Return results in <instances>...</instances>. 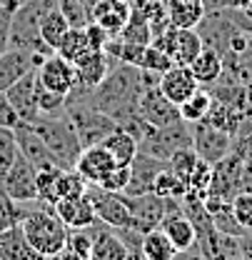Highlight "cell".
<instances>
[{
	"label": "cell",
	"instance_id": "1",
	"mask_svg": "<svg viewBox=\"0 0 252 260\" xmlns=\"http://www.w3.org/2000/svg\"><path fill=\"white\" fill-rule=\"evenodd\" d=\"M142 90L145 88H142L140 68L127 63H113L102 83L88 90V103L95 110L113 118L118 128H123L127 120L137 115V100Z\"/></svg>",
	"mask_w": 252,
	"mask_h": 260
},
{
	"label": "cell",
	"instance_id": "2",
	"mask_svg": "<svg viewBox=\"0 0 252 260\" xmlns=\"http://www.w3.org/2000/svg\"><path fill=\"white\" fill-rule=\"evenodd\" d=\"M20 225H23L25 238L30 240V245L43 258L63 250L65 243H67L70 228L58 218V213H55L53 205H45L40 200L28 203V213H25V218H23Z\"/></svg>",
	"mask_w": 252,
	"mask_h": 260
},
{
	"label": "cell",
	"instance_id": "3",
	"mask_svg": "<svg viewBox=\"0 0 252 260\" xmlns=\"http://www.w3.org/2000/svg\"><path fill=\"white\" fill-rule=\"evenodd\" d=\"M30 125L43 138V143L50 148V153L58 158V162L65 170H73L80 153H83V143L78 138L73 120L65 113H60V115H40Z\"/></svg>",
	"mask_w": 252,
	"mask_h": 260
},
{
	"label": "cell",
	"instance_id": "4",
	"mask_svg": "<svg viewBox=\"0 0 252 260\" xmlns=\"http://www.w3.org/2000/svg\"><path fill=\"white\" fill-rule=\"evenodd\" d=\"M50 8V3L45 0H30L28 5H23L20 10L13 13L10 18V35H8V48L15 50H28L38 58H45L50 53H55L40 35V15L43 10Z\"/></svg>",
	"mask_w": 252,
	"mask_h": 260
},
{
	"label": "cell",
	"instance_id": "5",
	"mask_svg": "<svg viewBox=\"0 0 252 260\" xmlns=\"http://www.w3.org/2000/svg\"><path fill=\"white\" fill-rule=\"evenodd\" d=\"M137 145H140V150L155 155L160 160H170L172 153L192 145V125L185 123L183 118L170 123V125H162V128H153L150 125V130L145 133V138Z\"/></svg>",
	"mask_w": 252,
	"mask_h": 260
},
{
	"label": "cell",
	"instance_id": "6",
	"mask_svg": "<svg viewBox=\"0 0 252 260\" xmlns=\"http://www.w3.org/2000/svg\"><path fill=\"white\" fill-rule=\"evenodd\" d=\"M0 193L13 198L15 203L38 200V170L25 155H20V150L10 165V170L5 173V178L0 180Z\"/></svg>",
	"mask_w": 252,
	"mask_h": 260
},
{
	"label": "cell",
	"instance_id": "7",
	"mask_svg": "<svg viewBox=\"0 0 252 260\" xmlns=\"http://www.w3.org/2000/svg\"><path fill=\"white\" fill-rule=\"evenodd\" d=\"M88 195H90V203H93L95 218L100 223L110 228H132V215L127 210L123 193H113V190H105L100 185H88Z\"/></svg>",
	"mask_w": 252,
	"mask_h": 260
},
{
	"label": "cell",
	"instance_id": "8",
	"mask_svg": "<svg viewBox=\"0 0 252 260\" xmlns=\"http://www.w3.org/2000/svg\"><path fill=\"white\" fill-rule=\"evenodd\" d=\"M232 135L225 130L215 128L205 120L192 123V150L197 153V158L210 165H215L218 160H222L230 150H232Z\"/></svg>",
	"mask_w": 252,
	"mask_h": 260
},
{
	"label": "cell",
	"instance_id": "9",
	"mask_svg": "<svg viewBox=\"0 0 252 260\" xmlns=\"http://www.w3.org/2000/svg\"><path fill=\"white\" fill-rule=\"evenodd\" d=\"M35 75H38V83L55 90V93H63L67 95L75 85H78V73H75V65L70 60H65L63 55L58 53H50L45 55L40 65L35 68Z\"/></svg>",
	"mask_w": 252,
	"mask_h": 260
},
{
	"label": "cell",
	"instance_id": "10",
	"mask_svg": "<svg viewBox=\"0 0 252 260\" xmlns=\"http://www.w3.org/2000/svg\"><path fill=\"white\" fill-rule=\"evenodd\" d=\"M125 195V203H127V210L132 215V228L137 233H148L153 228L160 225L162 215L167 213V205L170 200L160 198L155 193H142V195Z\"/></svg>",
	"mask_w": 252,
	"mask_h": 260
},
{
	"label": "cell",
	"instance_id": "11",
	"mask_svg": "<svg viewBox=\"0 0 252 260\" xmlns=\"http://www.w3.org/2000/svg\"><path fill=\"white\" fill-rule=\"evenodd\" d=\"M5 98L10 100L13 110L18 113L20 123H35L40 118V108H38V75H35V68L28 70L23 78H18L8 90Z\"/></svg>",
	"mask_w": 252,
	"mask_h": 260
},
{
	"label": "cell",
	"instance_id": "12",
	"mask_svg": "<svg viewBox=\"0 0 252 260\" xmlns=\"http://www.w3.org/2000/svg\"><path fill=\"white\" fill-rule=\"evenodd\" d=\"M137 115L148 125L162 128V125H170V123L180 120V108L175 103H170L155 85V88H145L142 90V95L137 100Z\"/></svg>",
	"mask_w": 252,
	"mask_h": 260
},
{
	"label": "cell",
	"instance_id": "13",
	"mask_svg": "<svg viewBox=\"0 0 252 260\" xmlns=\"http://www.w3.org/2000/svg\"><path fill=\"white\" fill-rule=\"evenodd\" d=\"M158 228L170 238V243L177 248V253H185V250H192V248H195V225H192V220L185 215L180 200H170L167 213L162 215V220H160Z\"/></svg>",
	"mask_w": 252,
	"mask_h": 260
},
{
	"label": "cell",
	"instance_id": "14",
	"mask_svg": "<svg viewBox=\"0 0 252 260\" xmlns=\"http://www.w3.org/2000/svg\"><path fill=\"white\" fill-rule=\"evenodd\" d=\"M13 135H15V143H18L20 155H25V158L35 165V170H45V168H63V165L58 162V158L50 153V148L43 143V138L32 130V125L20 123L18 128H13Z\"/></svg>",
	"mask_w": 252,
	"mask_h": 260
},
{
	"label": "cell",
	"instance_id": "15",
	"mask_svg": "<svg viewBox=\"0 0 252 260\" xmlns=\"http://www.w3.org/2000/svg\"><path fill=\"white\" fill-rule=\"evenodd\" d=\"M165 168H167V160H160V158L145 153V150H137L135 160L130 162V180H127V188L123 193L127 195L153 193V183H155L158 173L165 170Z\"/></svg>",
	"mask_w": 252,
	"mask_h": 260
},
{
	"label": "cell",
	"instance_id": "16",
	"mask_svg": "<svg viewBox=\"0 0 252 260\" xmlns=\"http://www.w3.org/2000/svg\"><path fill=\"white\" fill-rule=\"evenodd\" d=\"M130 13H132L130 0H93L90 5V20L97 23L110 38L120 35Z\"/></svg>",
	"mask_w": 252,
	"mask_h": 260
},
{
	"label": "cell",
	"instance_id": "17",
	"mask_svg": "<svg viewBox=\"0 0 252 260\" xmlns=\"http://www.w3.org/2000/svg\"><path fill=\"white\" fill-rule=\"evenodd\" d=\"M93 248H90V260H132L127 250L125 240L115 228L105 223H93Z\"/></svg>",
	"mask_w": 252,
	"mask_h": 260
},
{
	"label": "cell",
	"instance_id": "18",
	"mask_svg": "<svg viewBox=\"0 0 252 260\" xmlns=\"http://www.w3.org/2000/svg\"><path fill=\"white\" fill-rule=\"evenodd\" d=\"M160 93L167 98L170 103H175V105H180V103H185L197 88H200V83L195 80V75L190 73L188 65H172V68H167L162 75H160Z\"/></svg>",
	"mask_w": 252,
	"mask_h": 260
},
{
	"label": "cell",
	"instance_id": "19",
	"mask_svg": "<svg viewBox=\"0 0 252 260\" xmlns=\"http://www.w3.org/2000/svg\"><path fill=\"white\" fill-rule=\"evenodd\" d=\"M53 208H55L58 218H60L70 230H75V228H90L93 223H97L93 203H90V195H88V188H85V193H80V195L60 198Z\"/></svg>",
	"mask_w": 252,
	"mask_h": 260
},
{
	"label": "cell",
	"instance_id": "20",
	"mask_svg": "<svg viewBox=\"0 0 252 260\" xmlns=\"http://www.w3.org/2000/svg\"><path fill=\"white\" fill-rule=\"evenodd\" d=\"M113 165H118V162L113 160V155L102 148V143H97V145H90V148H83L80 158L75 162V170L88 185H97Z\"/></svg>",
	"mask_w": 252,
	"mask_h": 260
},
{
	"label": "cell",
	"instance_id": "21",
	"mask_svg": "<svg viewBox=\"0 0 252 260\" xmlns=\"http://www.w3.org/2000/svg\"><path fill=\"white\" fill-rule=\"evenodd\" d=\"M43 58L32 55L28 50H15V48H8L3 55H0V93H5L18 78H23L28 70L38 68Z\"/></svg>",
	"mask_w": 252,
	"mask_h": 260
},
{
	"label": "cell",
	"instance_id": "22",
	"mask_svg": "<svg viewBox=\"0 0 252 260\" xmlns=\"http://www.w3.org/2000/svg\"><path fill=\"white\" fill-rule=\"evenodd\" d=\"M0 260H45L30 240L25 238L23 225H13L0 233Z\"/></svg>",
	"mask_w": 252,
	"mask_h": 260
},
{
	"label": "cell",
	"instance_id": "23",
	"mask_svg": "<svg viewBox=\"0 0 252 260\" xmlns=\"http://www.w3.org/2000/svg\"><path fill=\"white\" fill-rule=\"evenodd\" d=\"M113 58L105 53V50H90L85 58H80L75 63V73H78V83L85 85V88H95L102 83V78L110 73L113 68Z\"/></svg>",
	"mask_w": 252,
	"mask_h": 260
},
{
	"label": "cell",
	"instance_id": "24",
	"mask_svg": "<svg viewBox=\"0 0 252 260\" xmlns=\"http://www.w3.org/2000/svg\"><path fill=\"white\" fill-rule=\"evenodd\" d=\"M205 13L202 0H167V20L172 28H197Z\"/></svg>",
	"mask_w": 252,
	"mask_h": 260
},
{
	"label": "cell",
	"instance_id": "25",
	"mask_svg": "<svg viewBox=\"0 0 252 260\" xmlns=\"http://www.w3.org/2000/svg\"><path fill=\"white\" fill-rule=\"evenodd\" d=\"M188 68L200 85H212V83H218V78L222 75V58L218 50H212V48L205 45V48L200 50V55H197Z\"/></svg>",
	"mask_w": 252,
	"mask_h": 260
},
{
	"label": "cell",
	"instance_id": "26",
	"mask_svg": "<svg viewBox=\"0 0 252 260\" xmlns=\"http://www.w3.org/2000/svg\"><path fill=\"white\" fill-rule=\"evenodd\" d=\"M102 148L113 155V160L118 162V165H130V162L135 160V155H137V150H140V145H137V140L123 128H115L105 140H102Z\"/></svg>",
	"mask_w": 252,
	"mask_h": 260
},
{
	"label": "cell",
	"instance_id": "27",
	"mask_svg": "<svg viewBox=\"0 0 252 260\" xmlns=\"http://www.w3.org/2000/svg\"><path fill=\"white\" fill-rule=\"evenodd\" d=\"M140 255L145 260H175L180 253H177V248L170 243V238L160 228H153V230L142 233Z\"/></svg>",
	"mask_w": 252,
	"mask_h": 260
},
{
	"label": "cell",
	"instance_id": "28",
	"mask_svg": "<svg viewBox=\"0 0 252 260\" xmlns=\"http://www.w3.org/2000/svg\"><path fill=\"white\" fill-rule=\"evenodd\" d=\"M202 48H205V43H202L197 28H175V55H172V60L177 65H190L200 55Z\"/></svg>",
	"mask_w": 252,
	"mask_h": 260
},
{
	"label": "cell",
	"instance_id": "29",
	"mask_svg": "<svg viewBox=\"0 0 252 260\" xmlns=\"http://www.w3.org/2000/svg\"><path fill=\"white\" fill-rule=\"evenodd\" d=\"M67 20H65V15L60 13V8L58 5H50V8H45L43 10V15H40V35H43V40L55 50L58 48V43L63 40V35L67 32Z\"/></svg>",
	"mask_w": 252,
	"mask_h": 260
},
{
	"label": "cell",
	"instance_id": "30",
	"mask_svg": "<svg viewBox=\"0 0 252 260\" xmlns=\"http://www.w3.org/2000/svg\"><path fill=\"white\" fill-rule=\"evenodd\" d=\"M90 43H88V35H85V28H67V32L63 35V40L58 43L55 53L63 55L65 60L75 65L80 58H85L90 53Z\"/></svg>",
	"mask_w": 252,
	"mask_h": 260
},
{
	"label": "cell",
	"instance_id": "31",
	"mask_svg": "<svg viewBox=\"0 0 252 260\" xmlns=\"http://www.w3.org/2000/svg\"><path fill=\"white\" fill-rule=\"evenodd\" d=\"M105 53H107L115 63H127V65L140 68L145 45H140V43H127L123 38H110V40L105 43Z\"/></svg>",
	"mask_w": 252,
	"mask_h": 260
},
{
	"label": "cell",
	"instance_id": "32",
	"mask_svg": "<svg viewBox=\"0 0 252 260\" xmlns=\"http://www.w3.org/2000/svg\"><path fill=\"white\" fill-rule=\"evenodd\" d=\"M210 105H212V95H210L207 90L197 88V90H195L185 103H180L177 108H180V118H183L185 123L192 125V123H200V120H205V118H207Z\"/></svg>",
	"mask_w": 252,
	"mask_h": 260
},
{
	"label": "cell",
	"instance_id": "33",
	"mask_svg": "<svg viewBox=\"0 0 252 260\" xmlns=\"http://www.w3.org/2000/svg\"><path fill=\"white\" fill-rule=\"evenodd\" d=\"M153 193L165 198V200H183L188 193V183L180 180L170 168H165V170H160L155 183H153Z\"/></svg>",
	"mask_w": 252,
	"mask_h": 260
},
{
	"label": "cell",
	"instance_id": "34",
	"mask_svg": "<svg viewBox=\"0 0 252 260\" xmlns=\"http://www.w3.org/2000/svg\"><path fill=\"white\" fill-rule=\"evenodd\" d=\"M115 38H123V40H127V43H140V45H148V43L153 40V30H150L148 18L132 8V13H130L127 23L123 25L120 35H115Z\"/></svg>",
	"mask_w": 252,
	"mask_h": 260
},
{
	"label": "cell",
	"instance_id": "35",
	"mask_svg": "<svg viewBox=\"0 0 252 260\" xmlns=\"http://www.w3.org/2000/svg\"><path fill=\"white\" fill-rule=\"evenodd\" d=\"M65 168H45V170H38V200L45 203V205H55L58 203V180H60V173Z\"/></svg>",
	"mask_w": 252,
	"mask_h": 260
},
{
	"label": "cell",
	"instance_id": "36",
	"mask_svg": "<svg viewBox=\"0 0 252 260\" xmlns=\"http://www.w3.org/2000/svg\"><path fill=\"white\" fill-rule=\"evenodd\" d=\"M70 28H85L90 23V8L83 0H55Z\"/></svg>",
	"mask_w": 252,
	"mask_h": 260
},
{
	"label": "cell",
	"instance_id": "37",
	"mask_svg": "<svg viewBox=\"0 0 252 260\" xmlns=\"http://www.w3.org/2000/svg\"><path fill=\"white\" fill-rule=\"evenodd\" d=\"M28 213V203H15L13 198L0 193V233L13 225H20Z\"/></svg>",
	"mask_w": 252,
	"mask_h": 260
},
{
	"label": "cell",
	"instance_id": "38",
	"mask_svg": "<svg viewBox=\"0 0 252 260\" xmlns=\"http://www.w3.org/2000/svg\"><path fill=\"white\" fill-rule=\"evenodd\" d=\"M197 153L192 150V145L190 148H183V150H177V153H172L170 155V160H167V168L180 178V180H185L188 183L190 175H192V170H195V165H197Z\"/></svg>",
	"mask_w": 252,
	"mask_h": 260
},
{
	"label": "cell",
	"instance_id": "39",
	"mask_svg": "<svg viewBox=\"0 0 252 260\" xmlns=\"http://www.w3.org/2000/svg\"><path fill=\"white\" fill-rule=\"evenodd\" d=\"M38 108L40 115H60L65 113V95L38 83Z\"/></svg>",
	"mask_w": 252,
	"mask_h": 260
},
{
	"label": "cell",
	"instance_id": "40",
	"mask_svg": "<svg viewBox=\"0 0 252 260\" xmlns=\"http://www.w3.org/2000/svg\"><path fill=\"white\" fill-rule=\"evenodd\" d=\"M15 158H18V143H15L13 130L0 128V180L5 178V173L10 170Z\"/></svg>",
	"mask_w": 252,
	"mask_h": 260
},
{
	"label": "cell",
	"instance_id": "41",
	"mask_svg": "<svg viewBox=\"0 0 252 260\" xmlns=\"http://www.w3.org/2000/svg\"><path fill=\"white\" fill-rule=\"evenodd\" d=\"M175 65V60L167 55V53H162L160 48H155L153 43H148L145 45V53H142V63H140V68L142 70H153V73H165L167 68H172Z\"/></svg>",
	"mask_w": 252,
	"mask_h": 260
},
{
	"label": "cell",
	"instance_id": "42",
	"mask_svg": "<svg viewBox=\"0 0 252 260\" xmlns=\"http://www.w3.org/2000/svg\"><path fill=\"white\" fill-rule=\"evenodd\" d=\"M232 215L247 233H252V190L237 193L232 198Z\"/></svg>",
	"mask_w": 252,
	"mask_h": 260
},
{
	"label": "cell",
	"instance_id": "43",
	"mask_svg": "<svg viewBox=\"0 0 252 260\" xmlns=\"http://www.w3.org/2000/svg\"><path fill=\"white\" fill-rule=\"evenodd\" d=\"M127 180H130V165H113L97 185L105 190H113V193H123L127 188Z\"/></svg>",
	"mask_w": 252,
	"mask_h": 260
},
{
	"label": "cell",
	"instance_id": "44",
	"mask_svg": "<svg viewBox=\"0 0 252 260\" xmlns=\"http://www.w3.org/2000/svg\"><path fill=\"white\" fill-rule=\"evenodd\" d=\"M20 125V118H18V113L13 110V105H10V100L5 98V93H0V128H18Z\"/></svg>",
	"mask_w": 252,
	"mask_h": 260
},
{
	"label": "cell",
	"instance_id": "45",
	"mask_svg": "<svg viewBox=\"0 0 252 260\" xmlns=\"http://www.w3.org/2000/svg\"><path fill=\"white\" fill-rule=\"evenodd\" d=\"M85 35H88V43H90L93 50H105V43L110 40V35L102 30L97 23H93V20L85 25Z\"/></svg>",
	"mask_w": 252,
	"mask_h": 260
},
{
	"label": "cell",
	"instance_id": "46",
	"mask_svg": "<svg viewBox=\"0 0 252 260\" xmlns=\"http://www.w3.org/2000/svg\"><path fill=\"white\" fill-rule=\"evenodd\" d=\"M10 18H13V13H8V10H3L0 8V55L8 50V35H10Z\"/></svg>",
	"mask_w": 252,
	"mask_h": 260
},
{
	"label": "cell",
	"instance_id": "47",
	"mask_svg": "<svg viewBox=\"0 0 252 260\" xmlns=\"http://www.w3.org/2000/svg\"><path fill=\"white\" fill-rule=\"evenodd\" d=\"M240 255L242 260H252V233H245L240 238Z\"/></svg>",
	"mask_w": 252,
	"mask_h": 260
},
{
	"label": "cell",
	"instance_id": "48",
	"mask_svg": "<svg viewBox=\"0 0 252 260\" xmlns=\"http://www.w3.org/2000/svg\"><path fill=\"white\" fill-rule=\"evenodd\" d=\"M30 0H0V8L3 10H8V13H15V10H20L23 5H28Z\"/></svg>",
	"mask_w": 252,
	"mask_h": 260
},
{
	"label": "cell",
	"instance_id": "49",
	"mask_svg": "<svg viewBox=\"0 0 252 260\" xmlns=\"http://www.w3.org/2000/svg\"><path fill=\"white\" fill-rule=\"evenodd\" d=\"M222 260H242V255L237 253V255H230V258H222Z\"/></svg>",
	"mask_w": 252,
	"mask_h": 260
},
{
	"label": "cell",
	"instance_id": "50",
	"mask_svg": "<svg viewBox=\"0 0 252 260\" xmlns=\"http://www.w3.org/2000/svg\"><path fill=\"white\" fill-rule=\"evenodd\" d=\"M83 3H88V8H90V5H93V0H83Z\"/></svg>",
	"mask_w": 252,
	"mask_h": 260
},
{
	"label": "cell",
	"instance_id": "51",
	"mask_svg": "<svg viewBox=\"0 0 252 260\" xmlns=\"http://www.w3.org/2000/svg\"><path fill=\"white\" fill-rule=\"evenodd\" d=\"M45 3H50V5H55V0H45Z\"/></svg>",
	"mask_w": 252,
	"mask_h": 260
},
{
	"label": "cell",
	"instance_id": "52",
	"mask_svg": "<svg viewBox=\"0 0 252 260\" xmlns=\"http://www.w3.org/2000/svg\"><path fill=\"white\" fill-rule=\"evenodd\" d=\"M135 260H145V258H142V255H140V258H135Z\"/></svg>",
	"mask_w": 252,
	"mask_h": 260
}]
</instances>
